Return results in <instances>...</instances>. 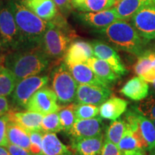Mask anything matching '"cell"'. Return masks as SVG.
Segmentation results:
<instances>
[{"label": "cell", "instance_id": "cell-22", "mask_svg": "<svg viewBox=\"0 0 155 155\" xmlns=\"http://www.w3.org/2000/svg\"><path fill=\"white\" fill-rule=\"evenodd\" d=\"M96 75L108 85L114 84L117 81L119 75L114 72L108 64L104 60L96 57H91L87 61L86 63Z\"/></svg>", "mask_w": 155, "mask_h": 155}, {"label": "cell", "instance_id": "cell-53", "mask_svg": "<svg viewBox=\"0 0 155 155\" xmlns=\"http://www.w3.org/2000/svg\"></svg>", "mask_w": 155, "mask_h": 155}, {"label": "cell", "instance_id": "cell-7", "mask_svg": "<svg viewBox=\"0 0 155 155\" xmlns=\"http://www.w3.org/2000/svg\"><path fill=\"white\" fill-rule=\"evenodd\" d=\"M48 81L49 77L48 75H40L30 76L19 81L11 94L12 104L15 109H25L31 97L40 88L46 86Z\"/></svg>", "mask_w": 155, "mask_h": 155}, {"label": "cell", "instance_id": "cell-41", "mask_svg": "<svg viewBox=\"0 0 155 155\" xmlns=\"http://www.w3.org/2000/svg\"><path fill=\"white\" fill-rule=\"evenodd\" d=\"M142 78L143 79L147 82L152 83L153 81L155 80V67L153 65V67L151 68L150 71H147L146 73L142 75L141 76H139Z\"/></svg>", "mask_w": 155, "mask_h": 155}, {"label": "cell", "instance_id": "cell-9", "mask_svg": "<svg viewBox=\"0 0 155 155\" xmlns=\"http://www.w3.org/2000/svg\"><path fill=\"white\" fill-rule=\"evenodd\" d=\"M131 22L141 38L147 41L155 40V5L139 9L131 17Z\"/></svg>", "mask_w": 155, "mask_h": 155}, {"label": "cell", "instance_id": "cell-29", "mask_svg": "<svg viewBox=\"0 0 155 155\" xmlns=\"http://www.w3.org/2000/svg\"><path fill=\"white\" fill-rule=\"evenodd\" d=\"M75 106H76V103L70 104L69 105L61 108L58 111L60 120H61L62 127H63V131L66 134L69 133L76 121V117H75Z\"/></svg>", "mask_w": 155, "mask_h": 155}, {"label": "cell", "instance_id": "cell-23", "mask_svg": "<svg viewBox=\"0 0 155 155\" xmlns=\"http://www.w3.org/2000/svg\"><path fill=\"white\" fill-rule=\"evenodd\" d=\"M72 149L65 146L55 133H44L42 155H73Z\"/></svg>", "mask_w": 155, "mask_h": 155}, {"label": "cell", "instance_id": "cell-1", "mask_svg": "<svg viewBox=\"0 0 155 155\" xmlns=\"http://www.w3.org/2000/svg\"><path fill=\"white\" fill-rule=\"evenodd\" d=\"M20 37L21 50L40 48L48 22L25 7L21 0H9Z\"/></svg>", "mask_w": 155, "mask_h": 155}, {"label": "cell", "instance_id": "cell-42", "mask_svg": "<svg viewBox=\"0 0 155 155\" xmlns=\"http://www.w3.org/2000/svg\"><path fill=\"white\" fill-rule=\"evenodd\" d=\"M0 155H11L6 147L0 146Z\"/></svg>", "mask_w": 155, "mask_h": 155}, {"label": "cell", "instance_id": "cell-14", "mask_svg": "<svg viewBox=\"0 0 155 155\" xmlns=\"http://www.w3.org/2000/svg\"><path fill=\"white\" fill-rule=\"evenodd\" d=\"M94 50L90 42L73 40L64 55V62L67 65L86 63L90 58L94 57Z\"/></svg>", "mask_w": 155, "mask_h": 155}, {"label": "cell", "instance_id": "cell-13", "mask_svg": "<svg viewBox=\"0 0 155 155\" xmlns=\"http://www.w3.org/2000/svg\"><path fill=\"white\" fill-rule=\"evenodd\" d=\"M101 116L88 119H76L68 134L71 139L94 137L103 133L104 123Z\"/></svg>", "mask_w": 155, "mask_h": 155}, {"label": "cell", "instance_id": "cell-11", "mask_svg": "<svg viewBox=\"0 0 155 155\" xmlns=\"http://www.w3.org/2000/svg\"><path fill=\"white\" fill-rule=\"evenodd\" d=\"M90 42L94 50L95 57L105 61L119 77L127 74V70L114 48L99 40H94Z\"/></svg>", "mask_w": 155, "mask_h": 155}, {"label": "cell", "instance_id": "cell-32", "mask_svg": "<svg viewBox=\"0 0 155 155\" xmlns=\"http://www.w3.org/2000/svg\"><path fill=\"white\" fill-rule=\"evenodd\" d=\"M41 131L43 133H57L63 131L58 112L43 116L41 122Z\"/></svg>", "mask_w": 155, "mask_h": 155}, {"label": "cell", "instance_id": "cell-6", "mask_svg": "<svg viewBox=\"0 0 155 155\" xmlns=\"http://www.w3.org/2000/svg\"><path fill=\"white\" fill-rule=\"evenodd\" d=\"M0 39L4 51L21 50L18 28L9 1L0 5Z\"/></svg>", "mask_w": 155, "mask_h": 155}, {"label": "cell", "instance_id": "cell-3", "mask_svg": "<svg viewBox=\"0 0 155 155\" xmlns=\"http://www.w3.org/2000/svg\"><path fill=\"white\" fill-rule=\"evenodd\" d=\"M116 50L137 56L146 50L147 42L142 38L133 25L125 20L118 19L106 28L96 30Z\"/></svg>", "mask_w": 155, "mask_h": 155}, {"label": "cell", "instance_id": "cell-45", "mask_svg": "<svg viewBox=\"0 0 155 155\" xmlns=\"http://www.w3.org/2000/svg\"><path fill=\"white\" fill-rule=\"evenodd\" d=\"M150 155H155V147L150 151Z\"/></svg>", "mask_w": 155, "mask_h": 155}, {"label": "cell", "instance_id": "cell-49", "mask_svg": "<svg viewBox=\"0 0 155 155\" xmlns=\"http://www.w3.org/2000/svg\"><path fill=\"white\" fill-rule=\"evenodd\" d=\"M152 121L153 124H154V127H155V119H153V120H152Z\"/></svg>", "mask_w": 155, "mask_h": 155}, {"label": "cell", "instance_id": "cell-50", "mask_svg": "<svg viewBox=\"0 0 155 155\" xmlns=\"http://www.w3.org/2000/svg\"><path fill=\"white\" fill-rule=\"evenodd\" d=\"M73 155H78V154H77L76 153H75V152H74V154H73Z\"/></svg>", "mask_w": 155, "mask_h": 155}, {"label": "cell", "instance_id": "cell-37", "mask_svg": "<svg viewBox=\"0 0 155 155\" xmlns=\"http://www.w3.org/2000/svg\"><path fill=\"white\" fill-rule=\"evenodd\" d=\"M58 9L64 15H68L72 10L73 6L71 0H53Z\"/></svg>", "mask_w": 155, "mask_h": 155}, {"label": "cell", "instance_id": "cell-26", "mask_svg": "<svg viewBox=\"0 0 155 155\" xmlns=\"http://www.w3.org/2000/svg\"><path fill=\"white\" fill-rule=\"evenodd\" d=\"M139 131L147 144V150L150 152L155 147V127L152 120L141 114L139 116Z\"/></svg>", "mask_w": 155, "mask_h": 155}, {"label": "cell", "instance_id": "cell-28", "mask_svg": "<svg viewBox=\"0 0 155 155\" xmlns=\"http://www.w3.org/2000/svg\"><path fill=\"white\" fill-rule=\"evenodd\" d=\"M126 130L127 126L123 119L114 120L106 129L105 139L118 146Z\"/></svg>", "mask_w": 155, "mask_h": 155}, {"label": "cell", "instance_id": "cell-21", "mask_svg": "<svg viewBox=\"0 0 155 155\" xmlns=\"http://www.w3.org/2000/svg\"><path fill=\"white\" fill-rule=\"evenodd\" d=\"M150 5L152 0H116L113 7L119 19L129 21L139 9Z\"/></svg>", "mask_w": 155, "mask_h": 155}, {"label": "cell", "instance_id": "cell-43", "mask_svg": "<svg viewBox=\"0 0 155 155\" xmlns=\"http://www.w3.org/2000/svg\"><path fill=\"white\" fill-rule=\"evenodd\" d=\"M3 53H4V49H3V47H2V45L1 39H0V58L5 56V55H4Z\"/></svg>", "mask_w": 155, "mask_h": 155}, {"label": "cell", "instance_id": "cell-10", "mask_svg": "<svg viewBox=\"0 0 155 155\" xmlns=\"http://www.w3.org/2000/svg\"><path fill=\"white\" fill-rule=\"evenodd\" d=\"M111 91L108 87L80 84L78 86L75 101L77 104L100 106L111 96Z\"/></svg>", "mask_w": 155, "mask_h": 155}, {"label": "cell", "instance_id": "cell-40", "mask_svg": "<svg viewBox=\"0 0 155 155\" xmlns=\"http://www.w3.org/2000/svg\"><path fill=\"white\" fill-rule=\"evenodd\" d=\"M9 111V105L6 96H0V116L5 115Z\"/></svg>", "mask_w": 155, "mask_h": 155}, {"label": "cell", "instance_id": "cell-18", "mask_svg": "<svg viewBox=\"0 0 155 155\" xmlns=\"http://www.w3.org/2000/svg\"><path fill=\"white\" fill-rule=\"evenodd\" d=\"M67 65L73 77L79 84L94 85V86L109 88V86L106 83L103 82L97 76L96 73L87 64H71V65Z\"/></svg>", "mask_w": 155, "mask_h": 155}, {"label": "cell", "instance_id": "cell-4", "mask_svg": "<svg viewBox=\"0 0 155 155\" xmlns=\"http://www.w3.org/2000/svg\"><path fill=\"white\" fill-rule=\"evenodd\" d=\"M76 35L63 17L58 13L52 20L48 21L40 48L50 59L64 57L70 44Z\"/></svg>", "mask_w": 155, "mask_h": 155}, {"label": "cell", "instance_id": "cell-17", "mask_svg": "<svg viewBox=\"0 0 155 155\" xmlns=\"http://www.w3.org/2000/svg\"><path fill=\"white\" fill-rule=\"evenodd\" d=\"M21 2L37 16L47 22L53 19L59 13L53 0H21Z\"/></svg>", "mask_w": 155, "mask_h": 155}, {"label": "cell", "instance_id": "cell-52", "mask_svg": "<svg viewBox=\"0 0 155 155\" xmlns=\"http://www.w3.org/2000/svg\"><path fill=\"white\" fill-rule=\"evenodd\" d=\"M154 49H155V43H154Z\"/></svg>", "mask_w": 155, "mask_h": 155}, {"label": "cell", "instance_id": "cell-34", "mask_svg": "<svg viewBox=\"0 0 155 155\" xmlns=\"http://www.w3.org/2000/svg\"><path fill=\"white\" fill-rule=\"evenodd\" d=\"M30 138V151L32 155H42V137L43 132L42 131H29Z\"/></svg>", "mask_w": 155, "mask_h": 155}, {"label": "cell", "instance_id": "cell-30", "mask_svg": "<svg viewBox=\"0 0 155 155\" xmlns=\"http://www.w3.org/2000/svg\"><path fill=\"white\" fill-rule=\"evenodd\" d=\"M154 65L153 50L147 49L138 57L137 62L134 66V71L138 76H141L152 68Z\"/></svg>", "mask_w": 155, "mask_h": 155}, {"label": "cell", "instance_id": "cell-38", "mask_svg": "<svg viewBox=\"0 0 155 155\" xmlns=\"http://www.w3.org/2000/svg\"><path fill=\"white\" fill-rule=\"evenodd\" d=\"M6 148L8 150L11 155H32L30 150L10 143L6 146Z\"/></svg>", "mask_w": 155, "mask_h": 155}, {"label": "cell", "instance_id": "cell-27", "mask_svg": "<svg viewBox=\"0 0 155 155\" xmlns=\"http://www.w3.org/2000/svg\"><path fill=\"white\" fill-rule=\"evenodd\" d=\"M18 82L17 78L5 65L0 67V96H7L12 94Z\"/></svg>", "mask_w": 155, "mask_h": 155}, {"label": "cell", "instance_id": "cell-44", "mask_svg": "<svg viewBox=\"0 0 155 155\" xmlns=\"http://www.w3.org/2000/svg\"><path fill=\"white\" fill-rule=\"evenodd\" d=\"M5 56H3V57H1L0 58V67L2 66V65H4V61H5Z\"/></svg>", "mask_w": 155, "mask_h": 155}, {"label": "cell", "instance_id": "cell-16", "mask_svg": "<svg viewBox=\"0 0 155 155\" xmlns=\"http://www.w3.org/2000/svg\"><path fill=\"white\" fill-rule=\"evenodd\" d=\"M104 145V134L88 138L71 139V147L78 155H101Z\"/></svg>", "mask_w": 155, "mask_h": 155}, {"label": "cell", "instance_id": "cell-36", "mask_svg": "<svg viewBox=\"0 0 155 155\" xmlns=\"http://www.w3.org/2000/svg\"><path fill=\"white\" fill-rule=\"evenodd\" d=\"M101 155H121V152L117 145L105 139Z\"/></svg>", "mask_w": 155, "mask_h": 155}, {"label": "cell", "instance_id": "cell-24", "mask_svg": "<svg viewBox=\"0 0 155 155\" xmlns=\"http://www.w3.org/2000/svg\"><path fill=\"white\" fill-rule=\"evenodd\" d=\"M7 134L9 143L30 150V135L23 128L19 127L15 122L9 121L7 123Z\"/></svg>", "mask_w": 155, "mask_h": 155}, {"label": "cell", "instance_id": "cell-12", "mask_svg": "<svg viewBox=\"0 0 155 155\" xmlns=\"http://www.w3.org/2000/svg\"><path fill=\"white\" fill-rule=\"evenodd\" d=\"M75 17L82 24L96 30L106 28L108 25L119 19L114 7L96 12H81L75 14Z\"/></svg>", "mask_w": 155, "mask_h": 155}, {"label": "cell", "instance_id": "cell-39", "mask_svg": "<svg viewBox=\"0 0 155 155\" xmlns=\"http://www.w3.org/2000/svg\"><path fill=\"white\" fill-rule=\"evenodd\" d=\"M146 152V149L142 147H137L129 150L121 151V155H147Z\"/></svg>", "mask_w": 155, "mask_h": 155}, {"label": "cell", "instance_id": "cell-2", "mask_svg": "<svg viewBox=\"0 0 155 155\" xmlns=\"http://www.w3.org/2000/svg\"><path fill=\"white\" fill-rule=\"evenodd\" d=\"M50 59L40 48L9 52L4 65L13 73L17 81L40 75L49 66Z\"/></svg>", "mask_w": 155, "mask_h": 155}, {"label": "cell", "instance_id": "cell-48", "mask_svg": "<svg viewBox=\"0 0 155 155\" xmlns=\"http://www.w3.org/2000/svg\"><path fill=\"white\" fill-rule=\"evenodd\" d=\"M152 3L153 5H155V0H152Z\"/></svg>", "mask_w": 155, "mask_h": 155}, {"label": "cell", "instance_id": "cell-47", "mask_svg": "<svg viewBox=\"0 0 155 155\" xmlns=\"http://www.w3.org/2000/svg\"><path fill=\"white\" fill-rule=\"evenodd\" d=\"M153 50V53H154V66L155 67V49Z\"/></svg>", "mask_w": 155, "mask_h": 155}, {"label": "cell", "instance_id": "cell-31", "mask_svg": "<svg viewBox=\"0 0 155 155\" xmlns=\"http://www.w3.org/2000/svg\"><path fill=\"white\" fill-rule=\"evenodd\" d=\"M141 114L150 120L155 119V91L152 90L148 96L140 101L138 105L135 106Z\"/></svg>", "mask_w": 155, "mask_h": 155}, {"label": "cell", "instance_id": "cell-46", "mask_svg": "<svg viewBox=\"0 0 155 155\" xmlns=\"http://www.w3.org/2000/svg\"><path fill=\"white\" fill-rule=\"evenodd\" d=\"M152 87L153 90H154L155 91V80L152 83Z\"/></svg>", "mask_w": 155, "mask_h": 155}, {"label": "cell", "instance_id": "cell-19", "mask_svg": "<svg viewBox=\"0 0 155 155\" xmlns=\"http://www.w3.org/2000/svg\"><path fill=\"white\" fill-rule=\"evenodd\" d=\"M121 94L134 101H140L148 96L150 86L142 78L134 77L125 83L120 90Z\"/></svg>", "mask_w": 155, "mask_h": 155}, {"label": "cell", "instance_id": "cell-35", "mask_svg": "<svg viewBox=\"0 0 155 155\" xmlns=\"http://www.w3.org/2000/svg\"><path fill=\"white\" fill-rule=\"evenodd\" d=\"M8 121L9 118L7 113L0 116V146L6 147L9 144L7 134V127Z\"/></svg>", "mask_w": 155, "mask_h": 155}, {"label": "cell", "instance_id": "cell-51", "mask_svg": "<svg viewBox=\"0 0 155 155\" xmlns=\"http://www.w3.org/2000/svg\"><path fill=\"white\" fill-rule=\"evenodd\" d=\"M2 2V0H0V5H1Z\"/></svg>", "mask_w": 155, "mask_h": 155}, {"label": "cell", "instance_id": "cell-20", "mask_svg": "<svg viewBox=\"0 0 155 155\" xmlns=\"http://www.w3.org/2000/svg\"><path fill=\"white\" fill-rule=\"evenodd\" d=\"M129 103L124 99L116 96L108 98L99 108L100 116L103 119L114 121L127 111Z\"/></svg>", "mask_w": 155, "mask_h": 155}, {"label": "cell", "instance_id": "cell-5", "mask_svg": "<svg viewBox=\"0 0 155 155\" xmlns=\"http://www.w3.org/2000/svg\"><path fill=\"white\" fill-rule=\"evenodd\" d=\"M51 78L52 87L60 104H68L74 101L78 83L70 72L65 62L60 63L53 69Z\"/></svg>", "mask_w": 155, "mask_h": 155}, {"label": "cell", "instance_id": "cell-8", "mask_svg": "<svg viewBox=\"0 0 155 155\" xmlns=\"http://www.w3.org/2000/svg\"><path fill=\"white\" fill-rule=\"evenodd\" d=\"M58 104V97L51 88L45 86L40 88L31 97L25 109L42 115L55 113L60 110Z\"/></svg>", "mask_w": 155, "mask_h": 155}, {"label": "cell", "instance_id": "cell-33", "mask_svg": "<svg viewBox=\"0 0 155 155\" xmlns=\"http://www.w3.org/2000/svg\"><path fill=\"white\" fill-rule=\"evenodd\" d=\"M99 114L98 106L86 104H77L75 108L76 119H88L96 117Z\"/></svg>", "mask_w": 155, "mask_h": 155}, {"label": "cell", "instance_id": "cell-15", "mask_svg": "<svg viewBox=\"0 0 155 155\" xmlns=\"http://www.w3.org/2000/svg\"><path fill=\"white\" fill-rule=\"evenodd\" d=\"M9 121L15 122L28 132L41 131V122L43 116L33 111H17L9 110L7 112Z\"/></svg>", "mask_w": 155, "mask_h": 155}, {"label": "cell", "instance_id": "cell-25", "mask_svg": "<svg viewBox=\"0 0 155 155\" xmlns=\"http://www.w3.org/2000/svg\"><path fill=\"white\" fill-rule=\"evenodd\" d=\"M116 0H71L73 8L82 12H96L114 7Z\"/></svg>", "mask_w": 155, "mask_h": 155}]
</instances>
